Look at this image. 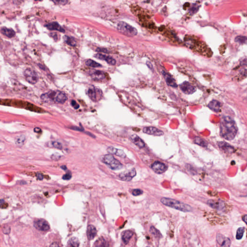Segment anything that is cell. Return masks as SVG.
Instances as JSON below:
<instances>
[{
	"instance_id": "27",
	"label": "cell",
	"mask_w": 247,
	"mask_h": 247,
	"mask_svg": "<svg viewBox=\"0 0 247 247\" xmlns=\"http://www.w3.org/2000/svg\"><path fill=\"white\" fill-rule=\"evenodd\" d=\"M80 242L76 237H73L70 238L68 241L66 247H79Z\"/></svg>"
},
{
	"instance_id": "20",
	"label": "cell",
	"mask_w": 247,
	"mask_h": 247,
	"mask_svg": "<svg viewBox=\"0 0 247 247\" xmlns=\"http://www.w3.org/2000/svg\"><path fill=\"white\" fill-rule=\"evenodd\" d=\"M97 231L96 228L94 225H89L87 229V237L88 239L91 241L94 239L96 236Z\"/></svg>"
},
{
	"instance_id": "44",
	"label": "cell",
	"mask_w": 247,
	"mask_h": 247,
	"mask_svg": "<svg viewBox=\"0 0 247 247\" xmlns=\"http://www.w3.org/2000/svg\"><path fill=\"white\" fill-rule=\"evenodd\" d=\"M50 247H60L59 244L57 242L52 243L50 245Z\"/></svg>"
},
{
	"instance_id": "3",
	"label": "cell",
	"mask_w": 247,
	"mask_h": 247,
	"mask_svg": "<svg viewBox=\"0 0 247 247\" xmlns=\"http://www.w3.org/2000/svg\"><path fill=\"white\" fill-rule=\"evenodd\" d=\"M41 99L47 103L54 102L60 104L64 103L68 100L65 93L59 90L50 91L44 93L41 95Z\"/></svg>"
},
{
	"instance_id": "12",
	"label": "cell",
	"mask_w": 247,
	"mask_h": 247,
	"mask_svg": "<svg viewBox=\"0 0 247 247\" xmlns=\"http://www.w3.org/2000/svg\"><path fill=\"white\" fill-rule=\"evenodd\" d=\"M152 170L157 174H162L167 170V166L159 161H156L152 164Z\"/></svg>"
},
{
	"instance_id": "2",
	"label": "cell",
	"mask_w": 247,
	"mask_h": 247,
	"mask_svg": "<svg viewBox=\"0 0 247 247\" xmlns=\"http://www.w3.org/2000/svg\"><path fill=\"white\" fill-rule=\"evenodd\" d=\"M220 134L225 140H233L237 133L236 124L229 117H224L220 123Z\"/></svg>"
},
{
	"instance_id": "47",
	"label": "cell",
	"mask_w": 247,
	"mask_h": 247,
	"mask_svg": "<svg viewBox=\"0 0 247 247\" xmlns=\"http://www.w3.org/2000/svg\"><path fill=\"white\" fill-rule=\"evenodd\" d=\"M241 64L243 65H247V60H243V61H242L241 63Z\"/></svg>"
},
{
	"instance_id": "17",
	"label": "cell",
	"mask_w": 247,
	"mask_h": 247,
	"mask_svg": "<svg viewBox=\"0 0 247 247\" xmlns=\"http://www.w3.org/2000/svg\"><path fill=\"white\" fill-rule=\"evenodd\" d=\"M107 150L108 153H110V154H115V155L119 156L120 158H125L126 157V154L122 150L115 148L113 147H109L108 148Z\"/></svg>"
},
{
	"instance_id": "32",
	"label": "cell",
	"mask_w": 247,
	"mask_h": 247,
	"mask_svg": "<svg viewBox=\"0 0 247 247\" xmlns=\"http://www.w3.org/2000/svg\"><path fill=\"white\" fill-rule=\"evenodd\" d=\"M25 137L23 135L19 136L16 138L15 140V143L17 145L19 146H21L23 145L25 142Z\"/></svg>"
},
{
	"instance_id": "31",
	"label": "cell",
	"mask_w": 247,
	"mask_h": 247,
	"mask_svg": "<svg viewBox=\"0 0 247 247\" xmlns=\"http://www.w3.org/2000/svg\"><path fill=\"white\" fill-rule=\"evenodd\" d=\"M150 233H151L152 235H154L155 237L159 238V237H160L161 236V234L160 233V232L159 231L158 229H156V228H155L154 226H152L150 227Z\"/></svg>"
},
{
	"instance_id": "46",
	"label": "cell",
	"mask_w": 247,
	"mask_h": 247,
	"mask_svg": "<svg viewBox=\"0 0 247 247\" xmlns=\"http://www.w3.org/2000/svg\"><path fill=\"white\" fill-rule=\"evenodd\" d=\"M242 220L247 224V215H245L243 216Z\"/></svg>"
},
{
	"instance_id": "19",
	"label": "cell",
	"mask_w": 247,
	"mask_h": 247,
	"mask_svg": "<svg viewBox=\"0 0 247 247\" xmlns=\"http://www.w3.org/2000/svg\"><path fill=\"white\" fill-rule=\"evenodd\" d=\"M91 78L93 80L100 81L104 79L105 78V73L103 72L100 71H95L90 74Z\"/></svg>"
},
{
	"instance_id": "39",
	"label": "cell",
	"mask_w": 247,
	"mask_h": 247,
	"mask_svg": "<svg viewBox=\"0 0 247 247\" xmlns=\"http://www.w3.org/2000/svg\"><path fill=\"white\" fill-rule=\"evenodd\" d=\"M71 105L75 109H78L79 108V105L74 100L71 101Z\"/></svg>"
},
{
	"instance_id": "10",
	"label": "cell",
	"mask_w": 247,
	"mask_h": 247,
	"mask_svg": "<svg viewBox=\"0 0 247 247\" xmlns=\"http://www.w3.org/2000/svg\"><path fill=\"white\" fill-rule=\"evenodd\" d=\"M179 88L184 94L187 95L193 94L196 91L195 87L187 81H185L181 84L179 85Z\"/></svg>"
},
{
	"instance_id": "24",
	"label": "cell",
	"mask_w": 247,
	"mask_h": 247,
	"mask_svg": "<svg viewBox=\"0 0 247 247\" xmlns=\"http://www.w3.org/2000/svg\"><path fill=\"white\" fill-rule=\"evenodd\" d=\"M2 33L8 38H12L16 35V32L13 29H9L6 27H2L1 29Z\"/></svg>"
},
{
	"instance_id": "22",
	"label": "cell",
	"mask_w": 247,
	"mask_h": 247,
	"mask_svg": "<svg viewBox=\"0 0 247 247\" xmlns=\"http://www.w3.org/2000/svg\"><path fill=\"white\" fill-rule=\"evenodd\" d=\"M218 146L220 148L223 150L224 152L230 153H233L234 152V148L231 146L229 144L225 142H218Z\"/></svg>"
},
{
	"instance_id": "42",
	"label": "cell",
	"mask_w": 247,
	"mask_h": 247,
	"mask_svg": "<svg viewBox=\"0 0 247 247\" xmlns=\"http://www.w3.org/2000/svg\"><path fill=\"white\" fill-rule=\"evenodd\" d=\"M60 157H61V156L59 155V154H54L53 155H52L51 158H52V159L54 160H58L60 159Z\"/></svg>"
},
{
	"instance_id": "7",
	"label": "cell",
	"mask_w": 247,
	"mask_h": 247,
	"mask_svg": "<svg viewBox=\"0 0 247 247\" xmlns=\"http://www.w3.org/2000/svg\"><path fill=\"white\" fill-rule=\"evenodd\" d=\"M24 76L26 80L31 84H36L39 80V76L37 73L35 71L31 68H27L25 70Z\"/></svg>"
},
{
	"instance_id": "16",
	"label": "cell",
	"mask_w": 247,
	"mask_h": 247,
	"mask_svg": "<svg viewBox=\"0 0 247 247\" xmlns=\"http://www.w3.org/2000/svg\"><path fill=\"white\" fill-rule=\"evenodd\" d=\"M45 26L47 27V29L50 31H57L60 32H65L64 29H63L58 22H51L46 24Z\"/></svg>"
},
{
	"instance_id": "49",
	"label": "cell",
	"mask_w": 247,
	"mask_h": 247,
	"mask_svg": "<svg viewBox=\"0 0 247 247\" xmlns=\"http://www.w3.org/2000/svg\"><path fill=\"white\" fill-rule=\"evenodd\" d=\"M61 167L62 169H63V170H66L67 169L66 167L65 166H62Z\"/></svg>"
},
{
	"instance_id": "15",
	"label": "cell",
	"mask_w": 247,
	"mask_h": 247,
	"mask_svg": "<svg viewBox=\"0 0 247 247\" xmlns=\"http://www.w3.org/2000/svg\"><path fill=\"white\" fill-rule=\"evenodd\" d=\"M162 73L167 85H169L170 87H172V88H177L178 85L175 82V80L170 74H168L164 71H163Z\"/></svg>"
},
{
	"instance_id": "40",
	"label": "cell",
	"mask_w": 247,
	"mask_h": 247,
	"mask_svg": "<svg viewBox=\"0 0 247 247\" xmlns=\"http://www.w3.org/2000/svg\"><path fill=\"white\" fill-rule=\"evenodd\" d=\"M71 178H72V175H71V173H68L63 175L62 179H64V180H69V179H71Z\"/></svg>"
},
{
	"instance_id": "41",
	"label": "cell",
	"mask_w": 247,
	"mask_h": 247,
	"mask_svg": "<svg viewBox=\"0 0 247 247\" xmlns=\"http://www.w3.org/2000/svg\"><path fill=\"white\" fill-rule=\"evenodd\" d=\"M96 51L98 52H103L104 53H108L109 52L107 49H105V48H98Z\"/></svg>"
},
{
	"instance_id": "38",
	"label": "cell",
	"mask_w": 247,
	"mask_h": 247,
	"mask_svg": "<svg viewBox=\"0 0 247 247\" xmlns=\"http://www.w3.org/2000/svg\"><path fill=\"white\" fill-rule=\"evenodd\" d=\"M52 2L55 3L56 5H65L69 2L68 1H52Z\"/></svg>"
},
{
	"instance_id": "8",
	"label": "cell",
	"mask_w": 247,
	"mask_h": 247,
	"mask_svg": "<svg viewBox=\"0 0 247 247\" xmlns=\"http://www.w3.org/2000/svg\"><path fill=\"white\" fill-rule=\"evenodd\" d=\"M88 94L93 101L97 102L100 101L102 97V92L100 89L91 86L88 89Z\"/></svg>"
},
{
	"instance_id": "43",
	"label": "cell",
	"mask_w": 247,
	"mask_h": 247,
	"mask_svg": "<svg viewBox=\"0 0 247 247\" xmlns=\"http://www.w3.org/2000/svg\"><path fill=\"white\" fill-rule=\"evenodd\" d=\"M146 64L147 65L148 67L150 70H152V71L154 70V67H153V65H152L151 62H150V61H147V62H146Z\"/></svg>"
},
{
	"instance_id": "5",
	"label": "cell",
	"mask_w": 247,
	"mask_h": 247,
	"mask_svg": "<svg viewBox=\"0 0 247 247\" xmlns=\"http://www.w3.org/2000/svg\"><path fill=\"white\" fill-rule=\"evenodd\" d=\"M117 29L120 32L128 37H133L137 35V29L124 21H120L117 24Z\"/></svg>"
},
{
	"instance_id": "48",
	"label": "cell",
	"mask_w": 247,
	"mask_h": 247,
	"mask_svg": "<svg viewBox=\"0 0 247 247\" xmlns=\"http://www.w3.org/2000/svg\"><path fill=\"white\" fill-rule=\"evenodd\" d=\"M71 129L73 130H76L82 131L81 128H78V127H72V128H71Z\"/></svg>"
},
{
	"instance_id": "26",
	"label": "cell",
	"mask_w": 247,
	"mask_h": 247,
	"mask_svg": "<svg viewBox=\"0 0 247 247\" xmlns=\"http://www.w3.org/2000/svg\"><path fill=\"white\" fill-rule=\"evenodd\" d=\"M217 241L222 247H229L230 245V241L229 238H225L222 235H218Z\"/></svg>"
},
{
	"instance_id": "25",
	"label": "cell",
	"mask_w": 247,
	"mask_h": 247,
	"mask_svg": "<svg viewBox=\"0 0 247 247\" xmlns=\"http://www.w3.org/2000/svg\"><path fill=\"white\" fill-rule=\"evenodd\" d=\"M133 233L131 231L126 230L122 234V239L125 244H128L131 237L133 236Z\"/></svg>"
},
{
	"instance_id": "36",
	"label": "cell",
	"mask_w": 247,
	"mask_h": 247,
	"mask_svg": "<svg viewBox=\"0 0 247 247\" xmlns=\"http://www.w3.org/2000/svg\"><path fill=\"white\" fill-rule=\"evenodd\" d=\"M143 194V191L139 189H136L132 191V194L134 196H138Z\"/></svg>"
},
{
	"instance_id": "33",
	"label": "cell",
	"mask_w": 247,
	"mask_h": 247,
	"mask_svg": "<svg viewBox=\"0 0 247 247\" xmlns=\"http://www.w3.org/2000/svg\"><path fill=\"white\" fill-rule=\"evenodd\" d=\"M235 41L237 43L243 44V43H247V37L243 36H238L235 39Z\"/></svg>"
},
{
	"instance_id": "23",
	"label": "cell",
	"mask_w": 247,
	"mask_h": 247,
	"mask_svg": "<svg viewBox=\"0 0 247 247\" xmlns=\"http://www.w3.org/2000/svg\"><path fill=\"white\" fill-rule=\"evenodd\" d=\"M220 106L221 105H220V102L216 100H213L209 102L208 105V107L209 109L215 112H219L220 110Z\"/></svg>"
},
{
	"instance_id": "14",
	"label": "cell",
	"mask_w": 247,
	"mask_h": 247,
	"mask_svg": "<svg viewBox=\"0 0 247 247\" xmlns=\"http://www.w3.org/2000/svg\"><path fill=\"white\" fill-rule=\"evenodd\" d=\"M94 57L99 60H105L107 62V63L111 65H115L117 63V61L115 60V59L110 57V56H108L102 54L101 53L96 54L95 55Z\"/></svg>"
},
{
	"instance_id": "4",
	"label": "cell",
	"mask_w": 247,
	"mask_h": 247,
	"mask_svg": "<svg viewBox=\"0 0 247 247\" xmlns=\"http://www.w3.org/2000/svg\"><path fill=\"white\" fill-rule=\"evenodd\" d=\"M161 202L162 204L172 208L178 211L186 212L192 211V208L190 206L185 203L171 198L163 197L161 198Z\"/></svg>"
},
{
	"instance_id": "13",
	"label": "cell",
	"mask_w": 247,
	"mask_h": 247,
	"mask_svg": "<svg viewBox=\"0 0 247 247\" xmlns=\"http://www.w3.org/2000/svg\"><path fill=\"white\" fill-rule=\"evenodd\" d=\"M143 132L144 133L150 135L155 136H160L164 135L163 131L159 130L158 128L153 126H148L143 128Z\"/></svg>"
},
{
	"instance_id": "28",
	"label": "cell",
	"mask_w": 247,
	"mask_h": 247,
	"mask_svg": "<svg viewBox=\"0 0 247 247\" xmlns=\"http://www.w3.org/2000/svg\"><path fill=\"white\" fill-rule=\"evenodd\" d=\"M63 39L65 42L68 44L69 46L75 47L76 45V41L75 38L69 36L65 35L63 37Z\"/></svg>"
},
{
	"instance_id": "21",
	"label": "cell",
	"mask_w": 247,
	"mask_h": 247,
	"mask_svg": "<svg viewBox=\"0 0 247 247\" xmlns=\"http://www.w3.org/2000/svg\"><path fill=\"white\" fill-rule=\"evenodd\" d=\"M207 203L209 206L212 208H216V209H222L224 207V203L220 201L209 200L208 201Z\"/></svg>"
},
{
	"instance_id": "35",
	"label": "cell",
	"mask_w": 247,
	"mask_h": 247,
	"mask_svg": "<svg viewBox=\"0 0 247 247\" xmlns=\"http://www.w3.org/2000/svg\"><path fill=\"white\" fill-rule=\"evenodd\" d=\"M51 145L53 147L55 148L58 149L59 150H61L62 149V145L61 143H60V142H56V141H53L51 142Z\"/></svg>"
},
{
	"instance_id": "9",
	"label": "cell",
	"mask_w": 247,
	"mask_h": 247,
	"mask_svg": "<svg viewBox=\"0 0 247 247\" xmlns=\"http://www.w3.org/2000/svg\"><path fill=\"white\" fill-rule=\"evenodd\" d=\"M33 225L37 229L42 231H47L50 229V226L47 220L42 219L36 220L33 222Z\"/></svg>"
},
{
	"instance_id": "37",
	"label": "cell",
	"mask_w": 247,
	"mask_h": 247,
	"mask_svg": "<svg viewBox=\"0 0 247 247\" xmlns=\"http://www.w3.org/2000/svg\"><path fill=\"white\" fill-rule=\"evenodd\" d=\"M198 10V7L196 5H194L190 9V12L191 14H194L196 13L197 12Z\"/></svg>"
},
{
	"instance_id": "18",
	"label": "cell",
	"mask_w": 247,
	"mask_h": 247,
	"mask_svg": "<svg viewBox=\"0 0 247 247\" xmlns=\"http://www.w3.org/2000/svg\"><path fill=\"white\" fill-rule=\"evenodd\" d=\"M130 139L132 142L140 148H142L145 146V143L143 140L141 139L138 136L133 134L130 137Z\"/></svg>"
},
{
	"instance_id": "30",
	"label": "cell",
	"mask_w": 247,
	"mask_h": 247,
	"mask_svg": "<svg viewBox=\"0 0 247 247\" xmlns=\"http://www.w3.org/2000/svg\"><path fill=\"white\" fill-rule=\"evenodd\" d=\"M85 64H86V65L88 66L91 67H93V68H98V67H102V65H101V64H100V63L96 62L94 60H90V59L87 60L85 61Z\"/></svg>"
},
{
	"instance_id": "45",
	"label": "cell",
	"mask_w": 247,
	"mask_h": 247,
	"mask_svg": "<svg viewBox=\"0 0 247 247\" xmlns=\"http://www.w3.org/2000/svg\"><path fill=\"white\" fill-rule=\"evenodd\" d=\"M34 131L36 133H40L42 131H41V129H40V128H35L34 129Z\"/></svg>"
},
{
	"instance_id": "1",
	"label": "cell",
	"mask_w": 247,
	"mask_h": 247,
	"mask_svg": "<svg viewBox=\"0 0 247 247\" xmlns=\"http://www.w3.org/2000/svg\"><path fill=\"white\" fill-rule=\"evenodd\" d=\"M184 43L189 49L198 54L208 58L212 55V52L207 44L194 35H185Z\"/></svg>"
},
{
	"instance_id": "34",
	"label": "cell",
	"mask_w": 247,
	"mask_h": 247,
	"mask_svg": "<svg viewBox=\"0 0 247 247\" xmlns=\"http://www.w3.org/2000/svg\"><path fill=\"white\" fill-rule=\"evenodd\" d=\"M245 228L244 227H241L238 228L237 232L236 238L237 239H241L243 237V234H244Z\"/></svg>"
},
{
	"instance_id": "29",
	"label": "cell",
	"mask_w": 247,
	"mask_h": 247,
	"mask_svg": "<svg viewBox=\"0 0 247 247\" xmlns=\"http://www.w3.org/2000/svg\"><path fill=\"white\" fill-rule=\"evenodd\" d=\"M194 142L196 144L200 145V146L203 147H206L208 146L207 142L203 140V138L198 137H196L194 138Z\"/></svg>"
},
{
	"instance_id": "11",
	"label": "cell",
	"mask_w": 247,
	"mask_h": 247,
	"mask_svg": "<svg viewBox=\"0 0 247 247\" xmlns=\"http://www.w3.org/2000/svg\"><path fill=\"white\" fill-rule=\"evenodd\" d=\"M136 175V171L134 168H132L131 170L123 172L120 173L119 175L120 178L122 180L124 181H130Z\"/></svg>"
},
{
	"instance_id": "6",
	"label": "cell",
	"mask_w": 247,
	"mask_h": 247,
	"mask_svg": "<svg viewBox=\"0 0 247 247\" xmlns=\"http://www.w3.org/2000/svg\"><path fill=\"white\" fill-rule=\"evenodd\" d=\"M103 162L113 170H121L123 165L111 154H106L103 158Z\"/></svg>"
}]
</instances>
